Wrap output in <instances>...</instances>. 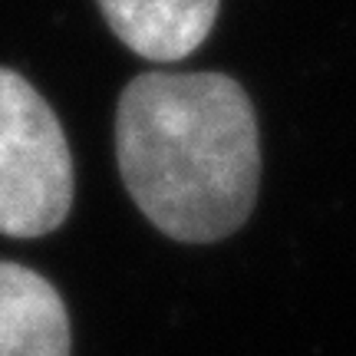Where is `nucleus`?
<instances>
[{"mask_svg":"<svg viewBox=\"0 0 356 356\" xmlns=\"http://www.w3.org/2000/svg\"><path fill=\"white\" fill-rule=\"evenodd\" d=\"M70 204L73 155L60 119L20 73L0 66V234H50Z\"/></svg>","mask_w":356,"mask_h":356,"instance_id":"f03ea898","label":"nucleus"},{"mask_svg":"<svg viewBox=\"0 0 356 356\" xmlns=\"http://www.w3.org/2000/svg\"><path fill=\"white\" fill-rule=\"evenodd\" d=\"M115 159L132 202L162 234L221 241L257 202V113L225 73H142L119 96Z\"/></svg>","mask_w":356,"mask_h":356,"instance_id":"f257e3e1","label":"nucleus"},{"mask_svg":"<svg viewBox=\"0 0 356 356\" xmlns=\"http://www.w3.org/2000/svg\"><path fill=\"white\" fill-rule=\"evenodd\" d=\"M0 356H70V317L50 280L0 261Z\"/></svg>","mask_w":356,"mask_h":356,"instance_id":"20e7f679","label":"nucleus"},{"mask_svg":"<svg viewBox=\"0 0 356 356\" xmlns=\"http://www.w3.org/2000/svg\"><path fill=\"white\" fill-rule=\"evenodd\" d=\"M106 24L152 63H178L208 40L221 0H96Z\"/></svg>","mask_w":356,"mask_h":356,"instance_id":"7ed1b4c3","label":"nucleus"}]
</instances>
